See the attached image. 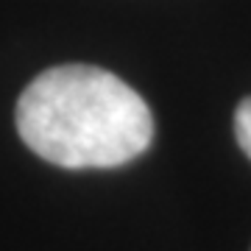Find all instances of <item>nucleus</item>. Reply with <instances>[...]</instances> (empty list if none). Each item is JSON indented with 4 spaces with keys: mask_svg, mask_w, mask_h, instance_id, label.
Here are the masks:
<instances>
[{
    "mask_svg": "<svg viewBox=\"0 0 251 251\" xmlns=\"http://www.w3.org/2000/svg\"><path fill=\"white\" fill-rule=\"evenodd\" d=\"M17 131L59 168H117L151 145L153 115L115 73L62 64L39 73L20 95Z\"/></svg>",
    "mask_w": 251,
    "mask_h": 251,
    "instance_id": "obj_1",
    "label": "nucleus"
},
{
    "mask_svg": "<svg viewBox=\"0 0 251 251\" xmlns=\"http://www.w3.org/2000/svg\"><path fill=\"white\" fill-rule=\"evenodd\" d=\"M234 134H237V143L251 159V98H246L234 112Z\"/></svg>",
    "mask_w": 251,
    "mask_h": 251,
    "instance_id": "obj_2",
    "label": "nucleus"
}]
</instances>
